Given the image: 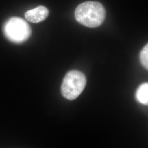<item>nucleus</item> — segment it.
<instances>
[{"instance_id": "nucleus-6", "label": "nucleus", "mask_w": 148, "mask_h": 148, "mask_svg": "<svg viewBox=\"0 0 148 148\" xmlns=\"http://www.w3.org/2000/svg\"><path fill=\"white\" fill-rule=\"evenodd\" d=\"M140 60L144 68H148V45L147 44L140 53Z\"/></svg>"}, {"instance_id": "nucleus-4", "label": "nucleus", "mask_w": 148, "mask_h": 148, "mask_svg": "<svg viewBox=\"0 0 148 148\" xmlns=\"http://www.w3.org/2000/svg\"><path fill=\"white\" fill-rule=\"evenodd\" d=\"M49 15L47 8L42 5L27 11L25 13V17L27 21L34 23H37L45 20Z\"/></svg>"}, {"instance_id": "nucleus-3", "label": "nucleus", "mask_w": 148, "mask_h": 148, "mask_svg": "<svg viewBox=\"0 0 148 148\" xmlns=\"http://www.w3.org/2000/svg\"><path fill=\"white\" fill-rule=\"evenodd\" d=\"M86 85L84 74L78 70L70 71L64 78L61 86L62 95L68 100H75L83 92Z\"/></svg>"}, {"instance_id": "nucleus-5", "label": "nucleus", "mask_w": 148, "mask_h": 148, "mask_svg": "<svg viewBox=\"0 0 148 148\" xmlns=\"http://www.w3.org/2000/svg\"><path fill=\"white\" fill-rule=\"evenodd\" d=\"M136 98L140 103L144 105H148V83H144L138 87L136 93Z\"/></svg>"}, {"instance_id": "nucleus-1", "label": "nucleus", "mask_w": 148, "mask_h": 148, "mask_svg": "<svg viewBox=\"0 0 148 148\" xmlns=\"http://www.w3.org/2000/svg\"><path fill=\"white\" fill-rule=\"evenodd\" d=\"M106 11L101 3L87 1L81 3L75 11L77 21L85 27L95 28L99 27L106 19Z\"/></svg>"}, {"instance_id": "nucleus-2", "label": "nucleus", "mask_w": 148, "mask_h": 148, "mask_svg": "<svg viewBox=\"0 0 148 148\" xmlns=\"http://www.w3.org/2000/svg\"><path fill=\"white\" fill-rule=\"evenodd\" d=\"M3 32L10 41L20 44L25 42L30 38L32 30L26 21L19 17L13 16L4 23Z\"/></svg>"}]
</instances>
